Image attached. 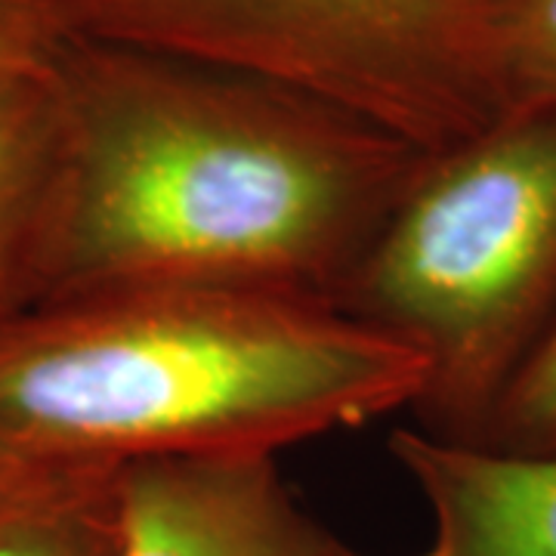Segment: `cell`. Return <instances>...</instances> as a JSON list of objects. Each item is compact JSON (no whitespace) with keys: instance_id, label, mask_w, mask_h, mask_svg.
Instances as JSON below:
<instances>
[{"instance_id":"9c48e42d","label":"cell","mask_w":556,"mask_h":556,"mask_svg":"<svg viewBox=\"0 0 556 556\" xmlns=\"http://www.w3.org/2000/svg\"><path fill=\"white\" fill-rule=\"evenodd\" d=\"M477 445L504 452H556V325L501 396Z\"/></svg>"},{"instance_id":"5b68a950","label":"cell","mask_w":556,"mask_h":556,"mask_svg":"<svg viewBox=\"0 0 556 556\" xmlns=\"http://www.w3.org/2000/svg\"><path fill=\"white\" fill-rule=\"evenodd\" d=\"M118 556H358L325 529L273 455L167 457L118 477Z\"/></svg>"},{"instance_id":"6da1fadb","label":"cell","mask_w":556,"mask_h":556,"mask_svg":"<svg viewBox=\"0 0 556 556\" xmlns=\"http://www.w3.org/2000/svg\"><path fill=\"white\" fill-rule=\"evenodd\" d=\"M56 87L43 300L223 285L334 303L427 159L298 87L137 43L75 35Z\"/></svg>"},{"instance_id":"52a82bcc","label":"cell","mask_w":556,"mask_h":556,"mask_svg":"<svg viewBox=\"0 0 556 556\" xmlns=\"http://www.w3.org/2000/svg\"><path fill=\"white\" fill-rule=\"evenodd\" d=\"M60 62V60H56ZM62 167L56 65L0 80V328L47 294Z\"/></svg>"},{"instance_id":"3957f363","label":"cell","mask_w":556,"mask_h":556,"mask_svg":"<svg viewBox=\"0 0 556 556\" xmlns=\"http://www.w3.org/2000/svg\"><path fill=\"white\" fill-rule=\"evenodd\" d=\"M334 303L427 356L420 430L477 442L556 325V102L427 155Z\"/></svg>"},{"instance_id":"30bf717a","label":"cell","mask_w":556,"mask_h":556,"mask_svg":"<svg viewBox=\"0 0 556 556\" xmlns=\"http://www.w3.org/2000/svg\"><path fill=\"white\" fill-rule=\"evenodd\" d=\"M504 80L507 112L556 102V0H517Z\"/></svg>"},{"instance_id":"ba28073f","label":"cell","mask_w":556,"mask_h":556,"mask_svg":"<svg viewBox=\"0 0 556 556\" xmlns=\"http://www.w3.org/2000/svg\"><path fill=\"white\" fill-rule=\"evenodd\" d=\"M121 470L62 473L0 507V556H118Z\"/></svg>"},{"instance_id":"8992f818","label":"cell","mask_w":556,"mask_h":556,"mask_svg":"<svg viewBox=\"0 0 556 556\" xmlns=\"http://www.w3.org/2000/svg\"><path fill=\"white\" fill-rule=\"evenodd\" d=\"M390 455L433 519L415 556H556V452H504L399 427Z\"/></svg>"},{"instance_id":"7a4b0ae2","label":"cell","mask_w":556,"mask_h":556,"mask_svg":"<svg viewBox=\"0 0 556 556\" xmlns=\"http://www.w3.org/2000/svg\"><path fill=\"white\" fill-rule=\"evenodd\" d=\"M430 362L338 303L223 285L62 294L0 328V457L53 473L273 455L415 412Z\"/></svg>"},{"instance_id":"277c9868","label":"cell","mask_w":556,"mask_h":556,"mask_svg":"<svg viewBox=\"0 0 556 556\" xmlns=\"http://www.w3.org/2000/svg\"><path fill=\"white\" fill-rule=\"evenodd\" d=\"M78 38L232 65L437 155L507 112L517 0H53Z\"/></svg>"},{"instance_id":"7c38bea8","label":"cell","mask_w":556,"mask_h":556,"mask_svg":"<svg viewBox=\"0 0 556 556\" xmlns=\"http://www.w3.org/2000/svg\"><path fill=\"white\" fill-rule=\"evenodd\" d=\"M84 473V470H78ZM62 477V473H53V470H31V467H22V464H13L7 457H0V507L10 504L13 497L25 495L31 489H38L50 479Z\"/></svg>"},{"instance_id":"8fae6325","label":"cell","mask_w":556,"mask_h":556,"mask_svg":"<svg viewBox=\"0 0 556 556\" xmlns=\"http://www.w3.org/2000/svg\"><path fill=\"white\" fill-rule=\"evenodd\" d=\"M72 38L53 0H0V80L50 72Z\"/></svg>"}]
</instances>
